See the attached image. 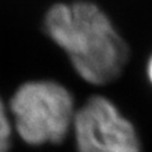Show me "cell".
Instances as JSON below:
<instances>
[{
  "mask_svg": "<svg viewBox=\"0 0 152 152\" xmlns=\"http://www.w3.org/2000/svg\"><path fill=\"white\" fill-rule=\"evenodd\" d=\"M12 126L8 118L7 109L0 99V152H8L10 147Z\"/></svg>",
  "mask_w": 152,
  "mask_h": 152,
  "instance_id": "277c9868",
  "label": "cell"
},
{
  "mask_svg": "<svg viewBox=\"0 0 152 152\" xmlns=\"http://www.w3.org/2000/svg\"><path fill=\"white\" fill-rule=\"evenodd\" d=\"M45 29L89 84L114 81L128 61L129 51L124 41L108 17L91 3L56 4L46 14Z\"/></svg>",
  "mask_w": 152,
  "mask_h": 152,
  "instance_id": "6da1fadb",
  "label": "cell"
},
{
  "mask_svg": "<svg viewBox=\"0 0 152 152\" xmlns=\"http://www.w3.org/2000/svg\"><path fill=\"white\" fill-rule=\"evenodd\" d=\"M147 72H148V77H150V81L152 83V57L148 62V70H147Z\"/></svg>",
  "mask_w": 152,
  "mask_h": 152,
  "instance_id": "5b68a950",
  "label": "cell"
},
{
  "mask_svg": "<svg viewBox=\"0 0 152 152\" xmlns=\"http://www.w3.org/2000/svg\"><path fill=\"white\" fill-rule=\"evenodd\" d=\"M75 141L79 152H141L134 126L104 96H93L76 110Z\"/></svg>",
  "mask_w": 152,
  "mask_h": 152,
  "instance_id": "3957f363",
  "label": "cell"
},
{
  "mask_svg": "<svg viewBox=\"0 0 152 152\" xmlns=\"http://www.w3.org/2000/svg\"><path fill=\"white\" fill-rule=\"evenodd\" d=\"M10 110L18 134L32 146L61 143L76 114L72 95L55 81L23 84L13 95Z\"/></svg>",
  "mask_w": 152,
  "mask_h": 152,
  "instance_id": "7a4b0ae2",
  "label": "cell"
}]
</instances>
